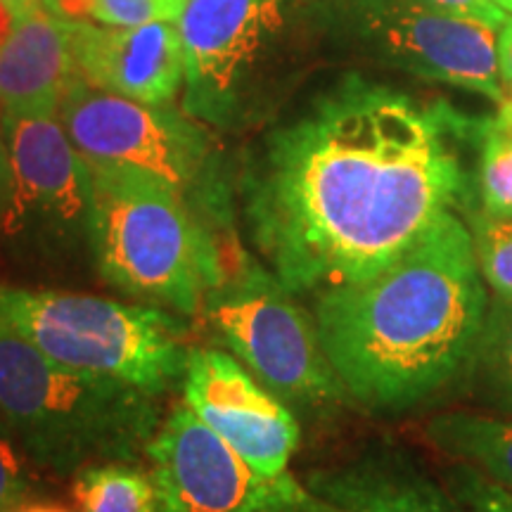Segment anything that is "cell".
<instances>
[{
  "instance_id": "cell-3",
  "label": "cell",
  "mask_w": 512,
  "mask_h": 512,
  "mask_svg": "<svg viewBox=\"0 0 512 512\" xmlns=\"http://www.w3.org/2000/svg\"><path fill=\"white\" fill-rule=\"evenodd\" d=\"M183 110L221 136L285 112L320 38L323 0H185Z\"/></svg>"
},
{
  "instance_id": "cell-20",
  "label": "cell",
  "mask_w": 512,
  "mask_h": 512,
  "mask_svg": "<svg viewBox=\"0 0 512 512\" xmlns=\"http://www.w3.org/2000/svg\"><path fill=\"white\" fill-rule=\"evenodd\" d=\"M467 223L486 287L494 292V297H512V216L494 219L477 209Z\"/></svg>"
},
{
  "instance_id": "cell-29",
  "label": "cell",
  "mask_w": 512,
  "mask_h": 512,
  "mask_svg": "<svg viewBox=\"0 0 512 512\" xmlns=\"http://www.w3.org/2000/svg\"><path fill=\"white\" fill-rule=\"evenodd\" d=\"M494 3L498 5V8L510 12V15H512V0H494Z\"/></svg>"
},
{
  "instance_id": "cell-13",
  "label": "cell",
  "mask_w": 512,
  "mask_h": 512,
  "mask_svg": "<svg viewBox=\"0 0 512 512\" xmlns=\"http://www.w3.org/2000/svg\"><path fill=\"white\" fill-rule=\"evenodd\" d=\"M76 72L88 86L150 105L176 102L185 81L183 36L178 22L102 27L74 22Z\"/></svg>"
},
{
  "instance_id": "cell-2",
  "label": "cell",
  "mask_w": 512,
  "mask_h": 512,
  "mask_svg": "<svg viewBox=\"0 0 512 512\" xmlns=\"http://www.w3.org/2000/svg\"><path fill=\"white\" fill-rule=\"evenodd\" d=\"M489 287L463 214H451L392 264L313 297L325 354L349 399L403 413L470 373Z\"/></svg>"
},
{
  "instance_id": "cell-28",
  "label": "cell",
  "mask_w": 512,
  "mask_h": 512,
  "mask_svg": "<svg viewBox=\"0 0 512 512\" xmlns=\"http://www.w3.org/2000/svg\"><path fill=\"white\" fill-rule=\"evenodd\" d=\"M12 512H69V510L57 508V505H22V508H17Z\"/></svg>"
},
{
  "instance_id": "cell-7",
  "label": "cell",
  "mask_w": 512,
  "mask_h": 512,
  "mask_svg": "<svg viewBox=\"0 0 512 512\" xmlns=\"http://www.w3.org/2000/svg\"><path fill=\"white\" fill-rule=\"evenodd\" d=\"M0 328L62 366L133 384L159 399L181 387L190 356L183 316L93 294L0 283Z\"/></svg>"
},
{
  "instance_id": "cell-8",
  "label": "cell",
  "mask_w": 512,
  "mask_h": 512,
  "mask_svg": "<svg viewBox=\"0 0 512 512\" xmlns=\"http://www.w3.org/2000/svg\"><path fill=\"white\" fill-rule=\"evenodd\" d=\"M200 316L221 347L292 411L323 415L351 403L320 344L313 313L245 249L209 292Z\"/></svg>"
},
{
  "instance_id": "cell-31",
  "label": "cell",
  "mask_w": 512,
  "mask_h": 512,
  "mask_svg": "<svg viewBox=\"0 0 512 512\" xmlns=\"http://www.w3.org/2000/svg\"><path fill=\"white\" fill-rule=\"evenodd\" d=\"M501 105H505V110H508L510 114H512V95H508V98H505Z\"/></svg>"
},
{
  "instance_id": "cell-18",
  "label": "cell",
  "mask_w": 512,
  "mask_h": 512,
  "mask_svg": "<svg viewBox=\"0 0 512 512\" xmlns=\"http://www.w3.org/2000/svg\"><path fill=\"white\" fill-rule=\"evenodd\" d=\"M477 200L484 216H512V114L505 105L479 128Z\"/></svg>"
},
{
  "instance_id": "cell-5",
  "label": "cell",
  "mask_w": 512,
  "mask_h": 512,
  "mask_svg": "<svg viewBox=\"0 0 512 512\" xmlns=\"http://www.w3.org/2000/svg\"><path fill=\"white\" fill-rule=\"evenodd\" d=\"M91 261L107 285L140 304L195 318L242 245H228L157 178L93 164Z\"/></svg>"
},
{
  "instance_id": "cell-21",
  "label": "cell",
  "mask_w": 512,
  "mask_h": 512,
  "mask_svg": "<svg viewBox=\"0 0 512 512\" xmlns=\"http://www.w3.org/2000/svg\"><path fill=\"white\" fill-rule=\"evenodd\" d=\"M444 484L458 501L470 508V512H512V491L491 482L472 465H453L446 472Z\"/></svg>"
},
{
  "instance_id": "cell-6",
  "label": "cell",
  "mask_w": 512,
  "mask_h": 512,
  "mask_svg": "<svg viewBox=\"0 0 512 512\" xmlns=\"http://www.w3.org/2000/svg\"><path fill=\"white\" fill-rule=\"evenodd\" d=\"M60 117L86 162L140 171L171 185L228 245H240L238 159L221 133L176 102L150 105L76 79L60 100Z\"/></svg>"
},
{
  "instance_id": "cell-30",
  "label": "cell",
  "mask_w": 512,
  "mask_h": 512,
  "mask_svg": "<svg viewBox=\"0 0 512 512\" xmlns=\"http://www.w3.org/2000/svg\"><path fill=\"white\" fill-rule=\"evenodd\" d=\"M19 5H22V8H31V5H38L41 3V0H17Z\"/></svg>"
},
{
  "instance_id": "cell-14",
  "label": "cell",
  "mask_w": 512,
  "mask_h": 512,
  "mask_svg": "<svg viewBox=\"0 0 512 512\" xmlns=\"http://www.w3.org/2000/svg\"><path fill=\"white\" fill-rule=\"evenodd\" d=\"M302 482L325 503V512H470L446 484L434 482L406 453L392 448H370L316 467Z\"/></svg>"
},
{
  "instance_id": "cell-9",
  "label": "cell",
  "mask_w": 512,
  "mask_h": 512,
  "mask_svg": "<svg viewBox=\"0 0 512 512\" xmlns=\"http://www.w3.org/2000/svg\"><path fill=\"white\" fill-rule=\"evenodd\" d=\"M10 155L3 240L19 261L69 266L91 259L93 176L60 117V102L0 107Z\"/></svg>"
},
{
  "instance_id": "cell-22",
  "label": "cell",
  "mask_w": 512,
  "mask_h": 512,
  "mask_svg": "<svg viewBox=\"0 0 512 512\" xmlns=\"http://www.w3.org/2000/svg\"><path fill=\"white\" fill-rule=\"evenodd\" d=\"M185 0H95L93 22L102 27H140L147 22H178Z\"/></svg>"
},
{
  "instance_id": "cell-23",
  "label": "cell",
  "mask_w": 512,
  "mask_h": 512,
  "mask_svg": "<svg viewBox=\"0 0 512 512\" xmlns=\"http://www.w3.org/2000/svg\"><path fill=\"white\" fill-rule=\"evenodd\" d=\"M22 456L24 453L0 432V512L22 508L31 496V479Z\"/></svg>"
},
{
  "instance_id": "cell-19",
  "label": "cell",
  "mask_w": 512,
  "mask_h": 512,
  "mask_svg": "<svg viewBox=\"0 0 512 512\" xmlns=\"http://www.w3.org/2000/svg\"><path fill=\"white\" fill-rule=\"evenodd\" d=\"M470 375L486 399L512 413V297H491Z\"/></svg>"
},
{
  "instance_id": "cell-16",
  "label": "cell",
  "mask_w": 512,
  "mask_h": 512,
  "mask_svg": "<svg viewBox=\"0 0 512 512\" xmlns=\"http://www.w3.org/2000/svg\"><path fill=\"white\" fill-rule=\"evenodd\" d=\"M425 439L444 456L472 465L512 491V418L448 411L427 422Z\"/></svg>"
},
{
  "instance_id": "cell-10",
  "label": "cell",
  "mask_w": 512,
  "mask_h": 512,
  "mask_svg": "<svg viewBox=\"0 0 512 512\" xmlns=\"http://www.w3.org/2000/svg\"><path fill=\"white\" fill-rule=\"evenodd\" d=\"M330 41L413 79L501 102L496 29L411 0H323Z\"/></svg>"
},
{
  "instance_id": "cell-24",
  "label": "cell",
  "mask_w": 512,
  "mask_h": 512,
  "mask_svg": "<svg viewBox=\"0 0 512 512\" xmlns=\"http://www.w3.org/2000/svg\"><path fill=\"white\" fill-rule=\"evenodd\" d=\"M422 8H430L444 15L472 19V22L486 24L491 29H501L503 22L508 19V12L498 8L494 0H411Z\"/></svg>"
},
{
  "instance_id": "cell-4",
  "label": "cell",
  "mask_w": 512,
  "mask_h": 512,
  "mask_svg": "<svg viewBox=\"0 0 512 512\" xmlns=\"http://www.w3.org/2000/svg\"><path fill=\"white\" fill-rule=\"evenodd\" d=\"M162 420L159 396L62 366L0 328V432L34 465L74 477L98 463H140Z\"/></svg>"
},
{
  "instance_id": "cell-15",
  "label": "cell",
  "mask_w": 512,
  "mask_h": 512,
  "mask_svg": "<svg viewBox=\"0 0 512 512\" xmlns=\"http://www.w3.org/2000/svg\"><path fill=\"white\" fill-rule=\"evenodd\" d=\"M74 22L50 15L41 3L22 10L0 43V107L60 102L81 79L72 50Z\"/></svg>"
},
{
  "instance_id": "cell-12",
  "label": "cell",
  "mask_w": 512,
  "mask_h": 512,
  "mask_svg": "<svg viewBox=\"0 0 512 512\" xmlns=\"http://www.w3.org/2000/svg\"><path fill=\"white\" fill-rule=\"evenodd\" d=\"M181 389L185 406L249 465L268 477L285 475L302 444L299 418L230 351L190 349Z\"/></svg>"
},
{
  "instance_id": "cell-11",
  "label": "cell",
  "mask_w": 512,
  "mask_h": 512,
  "mask_svg": "<svg viewBox=\"0 0 512 512\" xmlns=\"http://www.w3.org/2000/svg\"><path fill=\"white\" fill-rule=\"evenodd\" d=\"M145 460L162 512H325L297 475L259 472L185 403L164 415Z\"/></svg>"
},
{
  "instance_id": "cell-27",
  "label": "cell",
  "mask_w": 512,
  "mask_h": 512,
  "mask_svg": "<svg viewBox=\"0 0 512 512\" xmlns=\"http://www.w3.org/2000/svg\"><path fill=\"white\" fill-rule=\"evenodd\" d=\"M10 155H8V143H5L3 133V117H0V240H3V228H5V216H8L10 207Z\"/></svg>"
},
{
  "instance_id": "cell-26",
  "label": "cell",
  "mask_w": 512,
  "mask_h": 512,
  "mask_svg": "<svg viewBox=\"0 0 512 512\" xmlns=\"http://www.w3.org/2000/svg\"><path fill=\"white\" fill-rule=\"evenodd\" d=\"M496 57L505 93L512 95V15H508L503 27L496 31Z\"/></svg>"
},
{
  "instance_id": "cell-25",
  "label": "cell",
  "mask_w": 512,
  "mask_h": 512,
  "mask_svg": "<svg viewBox=\"0 0 512 512\" xmlns=\"http://www.w3.org/2000/svg\"><path fill=\"white\" fill-rule=\"evenodd\" d=\"M41 8L64 22H93L95 0H41Z\"/></svg>"
},
{
  "instance_id": "cell-1",
  "label": "cell",
  "mask_w": 512,
  "mask_h": 512,
  "mask_svg": "<svg viewBox=\"0 0 512 512\" xmlns=\"http://www.w3.org/2000/svg\"><path fill=\"white\" fill-rule=\"evenodd\" d=\"M479 128L444 98L339 74L238 157V228L297 297L356 283L475 214Z\"/></svg>"
},
{
  "instance_id": "cell-17",
  "label": "cell",
  "mask_w": 512,
  "mask_h": 512,
  "mask_svg": "<svg viewBox=\"0 0 512 512\" xmlns=\"http://www.w3.org/2000/svg\"><path fill=\"white\" fill-rule=\"evenodd\" d=\"M72 479L81 512H162L155 477L140 463H98Z\"/></svg>"
}]
</instances>
